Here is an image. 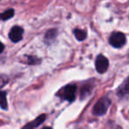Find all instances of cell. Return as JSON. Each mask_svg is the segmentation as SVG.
<instances>
[{"instance_id": "cell-1", "label": "cell", "mask_w": 129, "mask_h": 129, "mask_svg": "<svg viewBox=\"0 0 129 129\" xmlns=\"http://www.w3.org/2000/svg\"><path fill=\"white\" fill-rule=\"evenodd\" d=\"M111 105V100L108 96H103L96 102L93 107V114L95 116H103L107 112Z\"/></svg>"}, {"instance_id": "cell-2", "label": "cell", "mask_w": 129, "mask_h": 129, "mask_svg": "<svg viewBox=\"0 0 129 129\" xmlns=\"http://www.w3.org/2000/svg\"><path fill=\"white\" fill-rule=\"evenodd\" d=\"M110 44L114 48H121L126 43V38L125 36L121 32H114L110 36Z\"/></svg>"}, {"instance_id": "cell-3", "label": "cell", "mask_w": 129, "mask_h": 129, "mask_svg": "<svg viewBox=\"0 0 129 129\" xmlns=\"http://www.w3.org/2000/svg\"><path fill=\"white\" fill-rule=\"evenodd\" d=\"M76 90H77L76 85L70 84V85L66 86L64 88V89H63V94H62L63 98L70 103L74 102V101L75 100Z\"/></svg>"}, {"instance_id": "cell-4", "label": "cell", "mask_w": 129, "mask_h": 129, "mask_svg": "<svg viewBox=\"0 0 129 129\" xmlns=\"http://www.w3.org/2000/svg\"><path fill=\"white\" fill-rule=\"evenodd\" d=\"M109 67V60L106 57L100 54L95 59V69L99 74H104Z\"/></svg>"}, {"instance_id": "cell-5", "label": "cell", "mask_w": 129, "mask_h": 129, "mask_svg": "<svg viewBox=\"0 0 129 129\" xmlns=\"http://www.w3.org/2000/svg\"><path fill=\"white\" fill-rule=\"evenodd\" d=\"M24 30L22 27L19 26H15L11 29L9 33V38L13 43H19L22 39Z\"/></svg>"}, {"instance_id": "cell-6", "label": "cell", "mask_w": 129, "mask_h": 129, "mask_svg": "<svg viewBox=\"0 0 129 129\" xmlns=\"http://www.w3.org/2000/svg\"><path fill=\"white\" fill-rule=\"evenodd\" d=\"M45 119H46V115L42 114V115H40L38 118H36V119L33 120V121L27 123L25 126L22 127V129H34V128H36V127L39 126Z\"/></svg>"}, {"instance_id": "cell-7", "label": "cell", "mask_w": 129, "mask_h": 129, "mask_svg": "<svg viewBox=\"0 0 129 129\" xmlns=\"http://www.w3.org/2000/svg\"><path fill=\"white\" fill-rule=\"evenodd\" d=\"M128 80H125L124 81V83L119 87V88L118 89V95L119 97H124L125 95H127L128 94Z\"/></svg>"}, {"instance_id": "cell-8", "label": "cell", "mask_w": 129, "mask_h": 129, "mask_svg": "<svg viewBox=\"0 0 129 129\" xmlns=\"http://www.w3.org/2000/svg\"><path fill=\"white\" fill-rule=\"evenodd\" d=\"M0 107L3 110H7L8 108L6 93L5 91H0Z\"/></svg>"}, {"instance_id": "cell-9", "label": "cell", "mask_w": 129, "mask_h": 129, "mask_svg": "<svg viewBox=\"0 0 129 129\" xmlns=\"http://www.w3.org/2000/svg\"><path fill=\"white\" fill-rule=\"evenodd\" d=\"M13 15H14V10L13 9L6 10V11L4 12L3 13H0V20H9V19L13 18Z\"/></svg>"}, {"instance_id": "cell-10", "label": "cell", "mask_w": 129, "mask_h": 129, "mask_svg": "<svg viewBox=\"0 0 129 129\" xmlns=\"http://www.w3.org/2000/svg\"><path fill=\"white\" fill-rule=\"evenodd\" d=\"M74 34L75 36L76 39L79 40V41H83L87 37V33L84 30H82V29H78V28L74 29Z\"/></svg>"}, {"instance_id": "cell-11", "label": "cell", "mask_w": 129, "mask_h": 129, "mask_svg": "<svg viewBox=\"0 0 129 129\" xmlns=\"http://www.w3.org/2000/svg\"><path fill=\"white\" fill-rule=\"evenodd\" d=\"M56 36H57V32H56L55 29H52V30H49L48 32L45 35V41L50 43L51 41H53L56 38Z\"/></svg>"}, {"instance_id": "cell-12", "label": "cell", "mask_w": 129, "mask_h": 129, "mask_svg": "<svg viewBox=\"0 0 129 129\" xmlns=\"http://www.w3.org/2000/svg\"><path fill=\"white\" fill-rule=\"evenodd\" d=\"M91 90L92 89V87L90 86H84L82 88V91H81V95H82V97L81 98H84V96H86V95H88V94L90 93V92H88V90Z\"/></svg>"}, {"instance_id": "cell-13", "label": "cell", "mask_w": 129, "mask_h": 129, "mask_svg": "<svg viewBox=\"0 0 129 129\" xmlns=\"http://www.w3.org/2000/svg\"><path fill=\"white\" fill-rule=\"evenodd\" d=\"M28 64H36L37 63H39V61L37 60V57H28Z\"/></svg>"}, {"instance_id": "cell-14", "label": "cell", "mask_w": 129, "mask_h": 129, "mask_svg": "<svg viewBox=\"0 0 129 129\" xmlns=\"http://www.w3.org/2000/svg\"><path fill=\"white\" fill-rule=\"evenodd\" d=\"M5 50V45L3 44L1 42H0V53H1V52H3V50Z\"/></svg>"}, {"instance_id": "cell-15", "label": "cell", "mask_w": 129, "mask_h": 129, "mask_svg": "<svg viewBox=\"0 0 129 129\" xmlns=\"http://www.w3.org/2000/svg\"><path fill=\"white\" fill-rule=\"evenodd\" d=\"M43 129H52L51 127H50V126H45V127H43Z\"/></svg>"}]
</instances>
